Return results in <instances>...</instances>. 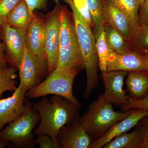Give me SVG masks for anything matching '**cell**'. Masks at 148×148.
<instances>
[{
    "instance_id": "cell-30",
    "label": "cell",
    "mask_w": 148,
    "mask_h": 148,
    "mask_svg": "<svg viewBox=\"0 0 148 148\" xmlns=\"http://www.w3.org/2000/svg\"><path fill=\"white\" fill-rule=\"evenodd\" d=\"M48 0H25L29 8V12L34 16L35 10L42 9L45 8ZM56 3H59V0H53Z\"/></svg>"
},
{
    "instance_id": "cell-21",
    "label": "cell",
    "mask_w": 148,
    "mask_h": 148,
    "mask_svg": "<svg viewBox=\"0 0 148 148\" xmlns=\"http://www.w3.org/2000/svg\"><path fill=\"white\" fill-rule=\"evenodd\" d=\"M129 42L132 50L143 54L148 52V24H139Z\"/></svg>"
},
{
    "instance_id": "cell-32",
    "label": "cell",
    "mask_w": 148,
    "mask_h": 148,
    "mask_svg": "<svg viewBox=\"0 0 148 148\" xmlns=\"http://www.w3.org/2000/svg\"><path fill=\"white\" fill-rule=\"evenodd\" d=\"M139 123L144 126L145 129L140 148H148V114L141 120Z\"/></svg>"
},
{
    "instance_id": "cell-27",
    "label": "cell",
    "mask_w": 148,
    "mask_h": 148,
    "mask_svg": "<svg viewBox=\"0 0 148 148\" xmlns=\"http://www.w3.org/2000/svg\"><path fill=\"white\" fill-rule=\"evenodd\" d=\"M21 0H0V27L5 24L9 14Z\"/></svg>"
},
{
    "instance_id": "cell-15",
    "label": "cell",
    "mask_w": 148,
    "mask_h": 148,
    "mask_svg": "<svg viewBox=\"0 0 148 148\" xmlns=\"http://www.w3.org/2000/svg\"><path fill=\"white\" fill-rule=\"evenodd\" d=\"M102 2L103 24L110 25L129 41L133 29L127 16L109 0H102Z\"/></svg>"
},
{
    "instance_id": "cell-17",
    "label": "cell",
    "mask_w": 148,
    "mask_h": 148,
    "mask_svg": "<svg viewBox=\"0 0 148 148\" xmlns=\"http://www.w3.org/2000/svg\"><path fill=\"white\" fill-rule=\"evenodd\" d=\"M126 84L129 97L140 99L148 93V73L146 71H132L127 73Z\"/></svg>"
},
{
    "instance_id": "cell-9",
    "label": "cell",
    "mask_w": 148,
    "mask_h": 148,
    "mask_svg": "<svg viewBox=\"0 0 148 148\" xmlns=\"http://www.w3.org/2000/svg\"><path fill=\"white\" fill-rule=\"evenodd\" d=\"M61 6L56 3L53 10L49 13L45 21V53L49 74L56 68L59 53L61 27Z\"/></svg>"
},
{
    "instance_id": "cell-28",
    "label": "cell",
    "mask_w": 148,
    "mask_h": 148,
    "mask_svg": "<svg viewBox=\"0 0 148 148\" xmlns=\"http://www.w3.org/2000/svg\"><path fill=\"white\" fill-rule=\"evenodd\" d=\"M38 137L35 139V145H39L40 148H61L60 145L53 141L50 136L45 134L37 135Z\"/></svg>"
},
{
    "instance_id": "cell-13",
    "label": "cell",
    "mask_w": 148,
    "mask_h": 148,
    "mask_svg": "<svg viewBox=\"0 0 148 148\" xmlns=\"http://www.w3.org/2000/svg\"><path fill=\"white\" fill-rule=\"evenodd\" d=\"M127 73L124 71H112L106 72L103 75L105 90L101 96L104 101L121 108L125 105L128 96L125 94L123 86Z\"/></svg>"
},
{
    "instance_id": "cell-14",
    "label": "cell",
    "mask_w": 148,
    "mask_h": 148,
    "mask_svg": "<svg viewBox=\"0 0 148 148\" xmlns=\"http://www.w3.org/2000/svg\"><path fill=\"white\" fill-rule=\"evenodd\" d=\"M91 138L77 117L58 132V141L63 148H89Z\"/></svg>"
},
{
    "instance_id": "cell-35",
    "label": "cell",
    "mask_w": 148,
    "mask_h": 148,
    "mask_svg": "<svg viewBox=\"0 0 148 148\" xmlns=\"http://www.w3.org/2000/svg\"><path fill=\"white\" fill-rule=\"evenodd\" d=\"M138 1L139 4H140V7H141L143 5V4L145 2V0H138Z\"/></svg>"
},
{
    "instance_id": "cell-26",
    "label": "cell",
    "mask_w": 148,
    "mask_h": 148,
    "mask_svg": "<svg viewBox=\"0 0 148 148\" xmlns=\"http://www.w3.org/2000/svg\"><path fill=\"white\" fill-rule=\"evenodd\" d=\"M132 109H142L148 112V93L145 97L140 99H134L128 96L127 103L121 108V110L123 112Z\"/></svg>"
},
{
    "instance_id": "cell-3",
    "label": "cell",
    "mask_w": 148,
    "mask_h": 148,
    "mask_svg": "<svg viewBox=\"0 0 148 148\" xmlns=\"http://www.w3.org/2000/svg\"><path fill=\"white\" fill-rule=\"evenodd\" d=\"M80 70L75 67H56L40 84L27 90L26 96L32 99L49 95H58L80 108L81 104L73 93L74 80Z\"/></svg>"
},
{
    "instance_id": "cell-18",
    "label": "cell",
    "mask_w": 148,
    "mask_h": 148,
    "mask_svg": "<svg viewBox=\"0 0 148 148\" xmlns=\"http://www.w3.org/2000/svg\"><path fill=\"white\" fill-rule=\"evenodd\" d=\"M134 131L117 136L104 146L103 148H140L144 132V127L138 123Z\"/></svg>"
},
{
    "instance_id": "cell-25",
    "label": "cell",
    "mask_w": 148,
    "mask_h": 148,
    "mask_svg": "<svg viewBox=\"0 0 148 148\" xmlns=\"http://www.w3.org/2000/svg\"><path fill=\"white\" fill-rule=\"evenodd\" d=\"M93 23L94 36L104 28L102 0H86Z\"/></svg>"
},
{
    "instance_id": "cell-24",
    "label": "cell",
    "mask_w": 148,
    "mask_h": 148,
    "mask_svg": "<svg viewBox=\"0 0 148 148\" xmlns=\"http://www.w3.org/2000/svg\"><path fill=\"white\" fill-rule=\"evenodd\" d=\"M18 69L13 67L0 69V97L7 91H14L16 88Z\"/></svg>"
},
{
    "instance_id": "cell-33",
    "label": "cell",
    "mask_w": 148,
    "mask_h": 148,
    "mask_svg": "<svg viewBox=\"0 0 148 148\" xmlns=\"http://www.w3.org/2000/svg\"><path fill=\"white\" fill-rule=\"evenodd\" d=\"M5 46L3 43L1 42L0 39V69H4L8 67L5 58Z\"/></svg>"
},
{
    "instance_id": "cell-12",
    "label": "cell",
    "mask_w": 148,
    "mask_h": 148,
    "mask_svg": "<svg viewBox=\"0 0 148 148\" xmlns=\"http://www.w3.org/2000/svg\"><path fill=\"white\" fill-rule=\"evenodd\" d=\"M148 114L147 112L142 109H131L130 113L125 118L113 125L100 138L93 140L89 148H103L114 138L138 125Z\"/></svg>"
},
{
    "instance_id": "cell-31",
    "label": "cell",
    "mask_w": 148,
    "mask_h": 148,
    "mask_svg": "<svg viewBox=\"0 0 148 148\" xmlns=\"http://www.w3.org/2000/svg\"><path fill=\"white\" fill-rule=\"evenodd\" d=\"M148 24V0L140 7L139 12V24Z\"/></svg>"
},
{
    "instance_id": "cell-23",
    "label": "cell",
    "mask_w": 148,
    "mask_h": 148,
    "mask_svg": "<svg viewBox=\"0 0 148 148\" xmlns=\"http://www.w3.org/2000/svg\"><path fill=\"white\" fill-rule=\"evenodd\" d=\"M95 37L99 61L98 65L103 75L106 72V67L110 51V47L106 41L104 28Z\"/></svg>"
},
{
    "instance_id": "cell-19",
    "label": "cell",
    "mask_w": 148,
    "mask_h": 148,
    "mask_svg": "<svg viewBox=\"0 0 148 148\" xmlns=\"http://www.w3.org/2000/svg\"><path fill=\"white\" fill-rule=\"evenodd\" d=\"M33 16L25 0H21L9 14L5 24L21 30H27Z\"/></svg>"
},
{
    "instance_id": "cell-20",
    "label": "cell",
    "mask_w": 148,
    "mask_h": 148,
    "mask_svg": "<svg viewBox=\"0 0 148 148\" xmlns=\"http://www.w3.org/2000/svg\"><path fill=\"white\" fill-rule=\"evenodd\" d=\"M103 24L106 41L111 49L119 53H126L132 50L129 42L122 35L110 25Z\"/></svg>"
},
{
    "instance_id": "cell-2",
    "label": "cell",
    "mask_w": 148,
    "mask_h": 148,
    "mask_svg": "<svg viewBox=\"0 0 148 148\" xmlns=\"http://www.w3.org/2000/svg\"><path fill=\"white\" fill-rule=\"evenodd\" d=\"M72 11L77 36L86 72V87L84 92L86 99L90 97L98 83V67L99 61L95 39L91 27L81 15L72 0H63Z\"/></svg>"
},
{
    "instance_id": "cell-5",
    "label": "cell",
    "mask_w": 148,
    "mask_h": 148,
    "mask_svg": "<svg viewBox=\"0 0 148 148\" xmlns=\"http://www.w3.org/2000/svg\"><path fill=\"white\" fill-rule=\"evenodd\" d=\"M59 53L56 67L84 69L73 14L61 6Z\"/></svg>"
},
{
    "instance_id": "cell-11",
    "label": "cell",
    "mask_w": 148,
    "mask_h": 148,
    "mask_svg": "<svg viewBox=\"0 0 148 148\" xmlns=\"http://www.w3.org/2000/svg\"><path fill=\"white\" fill-rule=\"evenodd\" d=\"M115 71L127 73L139 71L146 72L144 54L132 50L126 53H119L110 48L106 72Z\"/></svg>"
},
{
    "instance_id": "cell-22",
    "label": "cell",
    "mask_w": 148,
    "mask_h": 148,
    "mask_svg": "<svg viewBox=\"0 0 148 148\" xmlns=\"http://www.w3.org/2000/svg\"><path fill=\"white\" fill-rule=\"evenodd\" d=\"M109 1L113 3L127 16L134 31L139 25V12L140 7L138 0Z\"/></svg>"
},
{
    "instance_id": "cell-29",
    "label": "cell",
    "mask_w": 148,
    "mask_h": 148,
    "mask_svg": "<svg viewBox=\"0 0 148 148\" xmlns=\"http://www.w3.org/2000/svg\"><path fill=\"white\" fill-rule=\"evenodd\" d=\"M74 5L83 16L84 18L93 27V23L91 18L86 0H72Z\"/></svg>"
},
{
    "instance_id": "cell-34",
    "label": "cell",
    "mask_w": 148,
    "mask_h": 148,
    "mask_svg": "<svg viewBox=\"0 0 148 148\" xmlns=\"http://www.w3.org/2000/svg\"><path fill=\"white\" fill-rule=\"evenodd\" d=\"M146 59V72L148 73V52L144 54Z\"/></svg>"
},
{
    "instance_id": "cell-7",
    "label": "cell",
    "mask_w": 148,
    "mask_h": 148,
    "mask_svg": "<svg viewBox=\"0 0 148 148\" xmlns=\"http://www.w3.org/2000/svg\"><path fill=\"white\" fill-rule=\"evenodd\" d=\"M18 70L20 84L27 91L43 81L49 73L47 60L31 53L27 48L24 51Z\"/></svg>"
},
{
    "instance_id": "cell-6",
    "label": "cell",
    "mask_w": 148,
    "mask_h": 148,
    "mask_svg": "<svg viewBox=\"0 0 148 148\" xmlns=\"http://www.w3.org/2000/svg\"><path fill=\"white\" fill-rule=\"evenodd\" d=\"M87 109V112L80 119V122L90 137L95 139L101 137L131 112V110L125 112L115 111L112 104L104 101L101 95Z\"/></svg>"
},
{
    "instance_id": "cell-16",
    "label": "cell",
    "mask_w": 148,
    "mask_h": 148,
    "mask_svg": "<svg viewBox=\"0 0 148 148\" xmlns=\"http://www.w3.org/2000/svg\"><path fill=\"white\" fill-rule=\"evenodd\" d=\"M45 40V21L34 15L27 30V49L39 58L47 60Z\"/></svg>"
},
{
    "instance_id": "cell-1",
    "label": "cell",
    "mask_w": 148,
    "mask_h": 148,
    "mask_svg": "<svg viewBox=\"0 0 148 148\" xmlns=\"http://www.w3.org/2000/svg\"><path fill=\"white\" fill-rule=\"evenodd\" d=\"M33 107L40 117L34 133L48 135L61 146L58 140V132L62 127L69 125L77 117L79 107L64 97L56 95H53L49 101L43 97L38 102L33 103Z\"/></svg>"
},
{
    "instance_id": "cell-8",
    "label": "cell",
    "mask_w": 148,
    "mask_h": 148,
    "mask_svg": "<svg viewBox=\"0 0 148 148\" xmlns=\"http://www.w3.org/2000/svg\"><path fill=\"white\" fill-rule=\"evenodd\" d=\"M27 30L5 24L0 27V39L5 47V58L10 67L18 69L27 48Z\"/></svg>"
},
{
    "instance_id": "cell-10",
    "label": "cell",
    "mask_w": 148,
    "mask_h": 148,
    "mask_svg": "<svg viewBox=\"0 0 148 148\" xmlns=\"http://www.w3.org/2000/svg\"><path fill=\"white\" fill-rule=\"evenodd\" d=\"M27 90L20 84L8 98L0 99V130L18 119L25 112L24 99Z\"/></svg>"
},
{
    "instance_id": "cell-4",
    "label": "cell",
    "mask_w": 148,
    "mask_h": 148,
    "mask_svg": "<svg viewBox=\"0 0 148 148\" xmlns=\"http://www.w3.org/2000/svg\"><path fill=\"white\" fill-rule=\"evenodd\" d=\"M25 112L18 119L0 130V143L17 148H32L35 145L33 130L38 124L40 117L33 104L25 98Z\"/></svg>"
}]
</instances>
